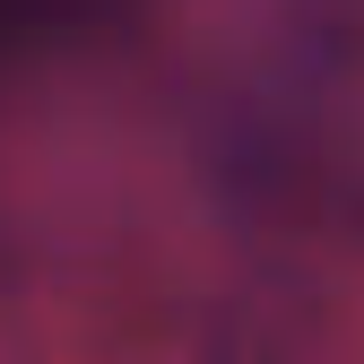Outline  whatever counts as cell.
Segmentation results:
<instances>
[{"mask_svg": "<svg viewBox=\"0 0 364 364\" xmlns=\"http://www.w3.org/2000/svg\"><path fill=\"white\" fill-rule=\"evenodd\" d=\"M96 0H0V43L9 35H43V26H61V18H87Z\"/></svg>", "mask_w": 364, "mask_h": 364, "instance_id": "cell-1", "label": "cell"}]
</instances>
